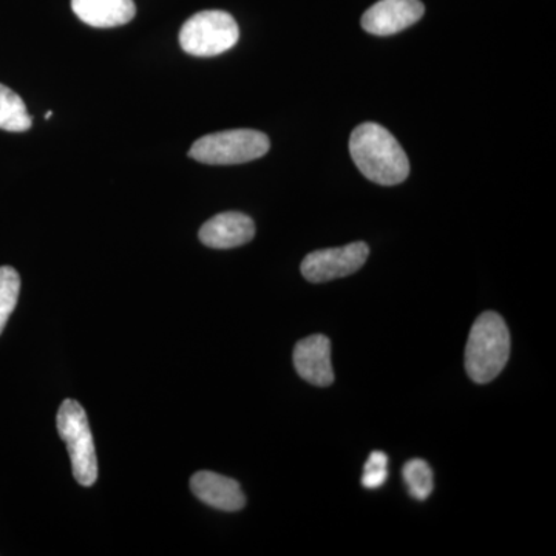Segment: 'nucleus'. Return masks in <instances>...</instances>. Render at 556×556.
Returning a JSON list of instances; mask_svg holds the SVG:
<instances>
[{
	"label": "nucleus",
	"instance_id": "obj_1",
	"mask_svg": "<svg viewBox=\"0 0 556 556\" xmlns=\"http://www.w3.org/2000/svg\"><path fill=\"white\" fill-rule=\"evenodd\" d=\"M351 159L369 181L380 186H396L407 179L409 161L397 139L375 123L354 129L350 139Z\"/></svg>",
	"mask_w": 556,
	"mask_h": 556
},
{
	"label": "nucleus",
	"instance_id": "obj_2",
	"mask_svg": "<svg viewBox=\"0 0 556 556\" xmlns=\"http://www.w3.org/2000/svg\"><path fill=\"white\" fill-rule=\"evenodd\" d=\"M510 357V332L500 314H481L471 327L466 348V369L477 383H489L501 375Z\"/></svg>",
	"mask_w": 556,
	"mask_h": 556
},
{
	"label": "nucleus",
	"instance_id": "obj_3",
	"mask_svg": "<svg viewBox=\"0 0 556 556\" xmlns=\"http://www.w3.org/2000/svg\"><path fill=\"white\" fill-rule=\"evenodd\" d=\"M269 148V138L263 131L225 130L197 139L189 150V156L211 166H232L262 159Z\"/></svg>",
	"mask_w": 556,
	"mask_h": 556
},
{
	"label": "nucleus",
	"instance_id": "obj_4",
	"mask_svg": "<svg viewBox=\"0 0 556 556\" xmlns=\"http://www.w3.org/2000/svg\"><path fill=\"white\" fill-rule=\"evenodd\" d=\"M58 433L67 444L73 477L83 486H91L98 479V457L86 409L79 402L65 399L56 417Z\"/></svg>",
	"mask_w": 556,
	"mask_h": 556
},
{
	"label": "nucleus",
	"instance_id": "obj_5",
	"mask_svg": "<svg viewBox=\"0 0 556 556\" xmlns=\"http://www.w3.org/2000/svg\"><path fill=\"white\" fill-rule=\"evenodd\" d=\"M239 38V24L229 13L200 11L182 25L179 46L192 56L211 58L232 49Z\"/></svg>",
	"mask_w": 556,
	"mask_h": 556
},
{
	"label": "nucleus",
	"instance_id": "obj_6",
	"mask_svg": "<svg viewBox=\"0 0 556 556\" xmlns=\"http://www.w3.org/2000/svg\"><path fill=\"white\" fill-rule=\"evenodd\" d=\"M368 255V244L356 241L342 248L311 252L303 260L300 269L311 283H325L357 273L367 263Z\"/></svg>",
	"mask_w": 556,
	"mask_h": 556
},
{
	"label": "nucleus",
	"instance_id": "obj_7",
	"mask_svg": "<svg viewBox=\"0 0 556 556\" xmlns=\"http://www.w3.org/2000/svg\"><path fill=\"white\" fill-rule=\"evenodd\" d=\"M426 13L420 0H380L362 16V27L376 36H391L412 27Z\"/></svg>",
	"mask_w": 556,
	"mask_h": 556
},
{
	"label": "nucleus",
	"instance_id": "obj_8",
	"mask_svg": "<svg viewBox=\"0 0 556 556\" xmlns=\"http://www.w3.org/2000/svg\"><path fill=\"white\" fill-rule=\"evenodd\" d=\"M294 365L299 376L311 386L329 387L334 382L331 342L321 334L300 340L294 348Z\"/></svg>",
	"mask_w": 556,
	"mask_h": 556
},
{
	"label": "nucleus",
	"instance_id": "obj_9",
	"mask_svg": "<svg viewBox=\"0 0 556 556\" xmlns=\"http://www.w3.org/2000/svg\"><path fill=\"white\" fill-rule=\"evenodd\" d=\"M255 236V225L251 217L241 212H223L204 223L200 229V240L212 249L243 247Z\"/></svg>",
	"mask_w": 556,
	"mask_h": 556
},
{
	"label": "nucleus",
	"instance_id": "obj_10",
	"mask_svg": "<svg viewBox=\"0 0 556 556\" xmlns=\"http://www.w3.org/2000/svg\"><path fill=\"white\" fill-rule=\"evenodd\" d=\"M190 490L201 503L223 511H239L247 506V496L239 482L214 471H199L190 479Z\"/></svg>",
	"mask_w": 556,
	"mask_h": 556
},
{
	"label": "nucleus",
	"instance_id": "obj_11",
	"mask_svg": "<svg viewBox=\"0 0 556 556\" xmlns=\"http://www.w3.org/2000/svg\"><path fill=\"white\" fill-rule=\"evenodd\" d=\"M72 9L84 24L94 28L119 27L137 14L134 0H72Z\"/></svg>",
	"mask_w": 556,
	"mask_h": 556
},
{
	"label": "nucleus",
	"instance_id": "obj_12",
	"mask_svg": "<svg viewBox=\"0 0 556 556\" xmlns=\"http://www.w3.org/2000/svg\"><path fill=\"white\" fill-rule=\"evenodd\" d=\"M31 123V116L20 94L0 84V129L27 131Z\"/></svg>",
	"mask_w": 556,
	"mask_h": 556
},
{
	"label": "nucleus",
	"instance_id": "obj_13",
	"mask_svg": "<svg viewBox=\"0 0 556 556\" xmlns=\"http://www.w3.org/2000/svg\"><path fill=\"white\" fill-rule=\"evenodd\" d=\"M402 477L408 486L409 495L417 501H426L434 489L433 470L426 460L412 459L402 468Z\"/></svg>",
	"mask_w": 556,
	"mask_h": 556
},
{
	"label": "nucleus",
	"instance_id": "obj_14",
	"mask_svg": "<svg viewBox=\"0 0 556 556\" xmlns=\"http://www.w3.org/2000/svg\"><path fill=\"white\" fill-rule=\"evenodd\" d=\"M21 291V277L11 266L0 268V334L17 305Z\"/></svg>",
	"mask_w": 556,
	"mask_h": 556
},
{
	"label": "nucleus",
	"instance_id": "obj_15",
	"mask_svg": "<svg viewBox=\"0 0 556 556\" xmlns=\"http://www.w3.org/2000/svg\"><path fill=\"white\" fill-rule=\"evenodd\" d=\"M388 479V456L383 452H372L364 467L362 485L365 489H380Z\"/></svg>",
	"mask_w": 556,
	"mask_h": 556
},
{
	"label": "nucleus",
	"instance_id": "obj_16",
	"mask_svg": "<svg viewBox=\"0 0 556 556\" xmlns=\"http://www.w3.org/2000/svg\"><path fill=\"white\" fill-rule=\"evenodd\" d=\"M51 115H53V113H51V112H47L46 119H50V118H51Z\"/></svg>",
	"mask_w": 556,
	"mask_h": 556
}]
</instances>
